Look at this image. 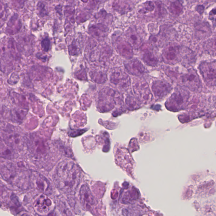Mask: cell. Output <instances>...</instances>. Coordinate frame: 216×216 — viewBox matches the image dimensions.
Masks as SVG:
<instances>
[{
  "instance_id": "6da1fadb",
  "label": "cell",
  "mask_w": 216,
  "mask_h": 216,
  "mask_svg": "<svg viewBox=\"0 0 216 216\" xmlns=\"http://www.w3.org/2000/svg\"><path fill=\"white\" fill-rule=\"evenodd\" d=\"M80 169L69 160H63L57 166L54 181L57 187L65 193L74 192L81 179Z\"/></svg>"
},
{
  "instance_id": "7a4b0ae2",
  "label": "cell",
  "mask_w": 216,
  "mask_h": 216,
  "mask_svg": "<svg viewBox=\"0 0 216 216\" xmlns=\"http://www.w3.org/2000/svg\"><path fill=\"white\" fill-rule=\"evenodd\" d=\"M1 174L4 180L12 185L22 189L29 187L30 176L27 171L19 168L12 163H7L1 166Z\"/></svg>"
},
{
  "instance_id": "3957f363",
  "label": "cell",
  "mask_w": 216,
  "mask_h": 216,
  "mask_svg": "<svg viewBox=\"0 0 216 216\" xmlns=\"http://www.w3.org/2000/svg\"><path fill=\"white\" fill-rule=\"evenodd\" d=\"M2 137L4 143L14 150H21L24 147V137L20 132L10 129L5 130L2 132Z\"/></svg>"
},
{
  "instance_id": "277c9868",
  "label": "cell",
  "mask_w": 216,
  "mask_h": 216,
  "mask_svg": "<svg viewBox=\"0 0 216 216\" xmlns=\"http://www.w3.org/2000/svg\"><path fill=\"white\" fill-rule=\"evenodd\" d=\"M30 176V181L34 188L45 195L51 194L52 188L47 179L36 172H32Z\"/></svg>"
},
{
  "instance_id": "5b68a950",
  "label": "cell",
  "mask_w": 216,
  "mask_h": 216,
  "mask_svg": "<svg viewBox=\"0 0 216 216\" xmlns=\"http://www.w3.org/2000/svg\"><path fill=\"white\" fill-rule=\"evenodd\" d=\"M46 195L44 194L39 196L34 202V208L38 213L47 214L53 208L52 201Z\"/></svg>"
},
{
  "instance_id": "8992f818",
  "label": "cell",
  "mask_w": 216,
  "mask_h": 216,
  "mask_svg": "<svg viewBox=\"0 0 216 216\" xmlns=\"http://www.w3.org/2000/svg\"><path fill=\"white\" fill-rule=\"evenodd\" d=\"M203 77L208 82H213L216 79V61L202 63L200 66Z\"/></svg>"
},
{
  "instance_id": "52a82bcc",
  "label": "cell",
  "mask_w": 216,
  "mask_h": 216,
  "mask_svg": "<svg viewBox=\"0 0 216 216\" xmlns=\"http://www.w3.org/2000/svg\"><path fill=\"white\" fill-rule=\"evenodd\" d=\"M134 88L136 94L143 102L147 103L151 100L152 95L147 84L144 82H137Z\"/></svg>"
},
{
  "instance_id": "ba28073f",
  "label": "cell",
  "mask_w": 216,
  "mask_h": 216,
  "mask_svg": "<svg viewBox=\"0 0 216 216\" xmlns=\"http://www.w3.org/2000/svg\"><path fill=\"white\" fill-rule=\"evenodd\" d=\"M111 82L121 89H127L129 86L130 81L128 76L120 71L112 73L111 76Z\"/></svg>"
},
{
  "instance_id": "9c48e42d",
  "label": "cell",
  "mask_w": 216,
  "mask_h": 216,
  "mask_svg": "<svg viewBox=\"0 0 216 216\" xmlns=\"http://www.w3.org/2000/svg\"><path fill=\"white\" fill-rule=\"evenodd\" d=\"M187 99L185 93L177 92L171 96L168 106L171 109L177 110L183 106L184 103H186Z\"/></svg>"
},
{
  "instance_id": "30bf717a",
  "label": "cell",
  "mask_w": 216,
  "mask_h": 216,
  "mask_svg": "<svg viewBox=\"0 0 216 216\" xmlns=\"http://www.w3.org/2000/svg\"><path fill=\"white\" fill-rule=\"evenodd\" d=\"M183 82L191 90H197L200 86L198 76L193 71H190L183 77Z\"/></svg>"
},
{
  "instance_id": "8fae6325",
  "label": "cell",
  "mask_w": 216,
  "mask_h": 216,
  "mask_svg": "<svg viewBox=\"0 0 216 216\" xmlns=\"http://www.w3.org/2000/svg\"><path fill=\"white\" fill-rule=\"evenodd\" d=\"M152 89L155 96L158 98H162L170 91L171 86L165 82L158 81L153 83Z\"/></svg>"
},
{
  "instance_id": "7c38bea8",
  "label": "cell",
  "mask_w": 216,
  "mask_h": 216,
  "mask_svg": "<svg viewBox=\"0 0 216 216\" xmlns=\"http://www.w3.org/2000/svg\"><path fill=\"white\" fill-rule=\"evenodd\" d=\"M80 197L82 203L86 208H89L94 204V198L89 188L86 185H83L80 190Z\"/></svg>"
},
{
  "instance_id": "4fadbf2b",
  "label": "cell",
  "mask_w": 216,
  "mask_h": 216,
  "mask_svg": "<svg viewBox=\"0 0 216 216\" xmlns=\"http://www.w3.org/2000/svg\"><path fill=\"white\" fill-rule=\"evenodd\" d=\"M21 22L19 15L17 14H14L7 23L6 31L11 34H14L18 33L21 29Z\"/></svg>"
},
{
  "instance_id": "5bb4252c",
  "label": "cell",
  "mask_w": 216,
  "mask_h": 216,
  "mask_svg": "<svg viewBox=\"0 0 216 216\" xmlns=\"http://www.w3.org/2000/svg\"><path fill=\"white\" fill-rule=\"evenodd\" d=\"M127 71L132 75H141L144 73V66L141 62L137 60H132L128 62L126 65Z\"/></svg>"
},
{
  "instance_id": "9a60e30c",
  "label": "cell",
  "mask_w": 216,
  "mask_h": 216,
  "mask_svg": "<svg viewBox=\"0 0 216 216\" xmlns=\"http://www.w3.org/2000/svg\"><path fill=\"white\" fill-rule=\"evenodd\" d=\"M179 53V48L177 46H170L165 49L164 57L166 60L170 62H173L177 60Z\"/></svg>"
},
{
  "instance_id": "2e32d148",
  "label": "cell",
  "mask_w": 216,
  "mask_h": 216,
  "mask_svg": "<svg viewBox=\"0 0 216 216\" xmlns=\"http://www.w3.org/2000/svg\"><path fill=\"white\" fill-rule=\"evenodd\" d=\"M117 49L121 54L128 58H131L132 50L131 45L125 41H120L117 45Z\"/></svg>"
},
{
  "instance_id": "e0dca14e",
  "label": "cell",
  "mask_w": 216,
  "mask_h": 216,
  "mask_svg": "<svg viewBox=\"0 0 216 216\" xmlns=\"http://www.w3.org/2000/svg\"><path fill=\"white\" fill-rule=\"evenodd\" d=\"M107 31V26L102 24H92L89 28L90 33L96 37H100L103 33H106Z\"/></svg>"
},
{
  "instance_id": "ac0fdd59",
  "label": "cell",
  "mask_w": 216,
  "mask_h": 216,
  "mask_svg": "<svg viewBox=\"0 0 216 216\" xmlns=\"http://www.w3.org/2000/svg\"><path fill=\"white\" fill-rule=\"evenodd\" d=\"M126 36L130 42L134 46L135 48H138L141 43L140 38L137 33L132 29H130L126 33Z\"/></svg>"
},
{
  "instance_id": "d6986e66",
  "label": "cell",
  "mask_w": 216,
  "mask_h": 216,
  "mask_svg": "<svg viewBox=\"0 0 216 216\" xmlns=\"http://www.w3.org/2000/svg\"><path fill=\"white\" fill-rule=\"evenodd\" d=\"M170 12L175 15H179L182 12L183 6L179 0L171 2L168 7Z\"/></svg>"
},
{
  "instance_id": "ffe728a7",
  "label": "cell",
  "mask_w": 216,
  "mask_h": 216,
  "mask_svg": "<svg viewBox=\"0 0 216 216\" xmlns=\"http://www.w3.org/2000/svg\"><path fill=\"white\" fill-rule=\"evenodd\" d=\"M143 59L144 61L150 66H155L158 62V58L153 52L149 51L145 52L143 55Z\"/></svg>"
},
{
  "instance_id": "44dd1931",
  "label": "cell",
  "mask_w": 216,
  "mask_h": 216,
  "mask_svg": "<svg viewBox=\"0 0 216 216\" xmlns=\"http://www.w3.org/2000/svg\"><path fill=\"white\" fill-rule=\"evenodd\" d=\"M13 149L9 147L8 145H5L1 142V156L4 158L10 159L14 156Z\"/></svg>"
},
{
  "instance_id": "7402d4cb",
  "label": "cell",
  "mask_w": 216,
  "mask_h": 216,
  "mask_svg": "<svg viewBox=\"0 0 216 216\" xmlns=\"http://www.w3.org/2000/svg\"><path fill=\"white\" fill-rule=\"evenodd\" d=\"M155 6L154 3L151 1H147L144 3L143 7L140 10V12L144 14L152 12L155 10Z\"/></svg>"
},
{
  "instance_id": "603a6c76",
  "label": "cell",
  "mask_w": 216,
  "mask_h": 216,
  "mask_svg": "<svg viewBox=\"0 0 216 216\" xmlns=\"http://www.w3.org/2000/svg\"><path fill=\"white\" fill-rule=\"evenodd\" d=\"M37 11L39 13V15L41 18L47 17L48 12V9L46 7V5L43 2H39L37 4Z\"/></svg>"
},
{
  "instance_id": "cb8c5ba5",
  "label": "cell",
  "mask_w": 216,
  "mask_h": 216,
  "mask_svg": "<svg viewBox=\"0 0 216 216\" xmlns=\"http://www.w3.org/2000/svg\"><path fill=\"white\" fill-rule=\"evenodd\" d=\"M75 11L73 8L71 7L67 6L65 10V14L68 20L70 21L72 23H74V15Z\"/></svg>"
},
{
  "instance_id": "d4e9b609",
  "label": "cell",
  "mask_w": 216,
  "mask_h": 216,
  "mask_svg": "<svg viewBox=\"0 0 216 216\" xmlns=\"http://www.w3.org/2000/svg\"><path fill=\"white\" fill-rule=\"evenodd\" d=\"M1 27L2 26L3 23L6 21V18H7V12L6 10V6L5 5L1 2Z\"/></svg>"
},
{
  "instance_id": "484cf974",
  "label": "cell",
  "mask_w": 216,
  "mask_h": 216,
  "mask_svg": "<svg viewBox=\"0 0 216 216\" xmlns=\"http://www.w3.org/2000/svg\"><path fill=\"white\" fill-rule=\"evenodd\" d=\"M28 0H11L13 6L17 9H21Z\"/></svg>"
},
{
  "instance_id": "4316f807",
  "label": "cell",
  "mask_w": 216,
  "mask_h": 216,
  "mask_svg": "<svg viewBox=\"0 0 216 216\" xmlns=\"http://www.w3.org/2000/svg\"><path fill=\"white\" fill-rule=\"evenodd\" d=\"M126 100V103L128 107L130 109H134L137 108L138 106V104L136 101V100H134L133 98L129 97L127 98Z\"/></svg>"
},
{
  "instance_id": "83f0119b",
  "label": "cell",
  "mask_w": 216,
  "mask_h": 216,
  "mask_svg": "<svg viewBox=\"0 0 216 216\" xmlns=\"http://www.w3.org/2000/svg\"><path fill=\"white\" fill-rule=\"evenodd\" d=\"M41 47L43 50L45 52H48L50 47V41L48 37H45L42 40L41 42Z\"/></svg>"
},
{
  "instance_id": "f1b7e54d",
  "label": "cell",
  "mask_w": 216,
  "mask_h": 216,
  "mask_svg": "<svg viewBox=\"0 0 216 216\" xmlns=\"http://www.w3.org/2000/svg\"><path fill=\"white\" fill-rule=\"evenodd\" d=\"M58 206L59 207V210H60L61 213H62V215H72L70 212L69 210L68 209V208L65 205V204H62V202H61Z\"/></svg>"
},
{
  "instance_id": "f546056e",
  "label": "cell",
  "mask_w": 216,
  "mask_h": 216,
  "mask_svg": "<svg viewBox=\"0 0 216 216\" xmlns=\"http://www.w3.org/2000/svg\"><path fill=\"white\" fill-rule=\"evenodd\" d=\"M209 19L216 26V8L211 10L209 12Z\"/></svg>"
},
{
  "instance_id": "4dcf8cb0",
  "label": "cell",
  "mask_w": 216,
  "mask_h": 216,
  "mask_svg": "<svg viewBox=\"0 0 216 216\" xmlns=\"http://www.w3.org/2000/svg\"><path fill=\"white\" fill-rule=\"evenodd\" d=\"M84 4H86V3H88L90 1V3L89 5V6L90 8L93 7V6H95L96 4H95V1H94V0H80Z\"/></svg>"
},
{
  "instance_id": "1f68e13d",
  "label": "cell",
  "mask_w": 216,
  "mask_h": 216,
  "mask_svg": "<svg viewBox=\"0 0 216 216\" xmlns=\"http://www.w3.org/2000/svg\"><path fill=\"white\" fill-rule=\"evenodd\" d=\"M197 11L199 13L201 14L204 12V8L202 6H198L197 7Z\"/></svg>"
},
{
  "instance_id": "d6a6232c",
  "label": "cell",
  "mask_w": 216,
  "mask_h": 216,
  "mask_svg": "<svg viewBox=\"0 0 216 216\" xmlns=\"http://www.w3.org/2000/svg\"><path fill=\"white\" fill-rule=\"evenodd\" d=\"M214 49H215V50H216V39L215 40V41H214Z\"/></svg>"
},
{
  "instance_id": "836d02e7",
  "label": "cell",
  "mask_w": 216,
  "mask_h": 216,
  "mask_svg": "<svg viewBox=\"0 0 216 216\" xmlns=\"http://www.w3.org/2000/svg\"><path fill=\"white\" fill-rule=\"evenodd\" d=\"M46 1H52V0H46ZM63 1L67 2H72L73 0H63Z\"/></svg>"
}]
</instances>
